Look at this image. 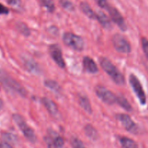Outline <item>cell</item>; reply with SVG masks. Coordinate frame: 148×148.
I'll list each match as a JSON object with an SVG mask.
<instances>
[{
	"mask_svg": "<svg viewBox=\"0 0 148 148\" xmlns=\"http://www.w3.org/2000/svg\"><path fill=\"white\" fill-rule=\"evenodd\" d=\"M99 63L104 71L108 73V75L110 76L111 79H113V81L116 84L121 86L124 84V77L122 73L109 60L102 57L99 59Z\"/></svg>",
	"mask_w": 148,
	"mask_h": 148,
	"instance_id": "6da1fadb",
	"label": "cell"
},
{
	"mask_svg": "<svg viewBox=\"0 0 148 148\" xmlns=\"http://www.w3.org/2000/svg\"><path fill=\"white\" fill-rule=\"evenodd\" d=\"M63 42L66 46L76 51H82L84 48V42L79 36L72 33H65L62 37Z\"/></svg>",
	"mask_w": 148,
	"mask_h": 148,
	"instance_id": "7a4b0ae2",
	"label": "cell"
},
{
	"mask_svg": "<svg viewBox=\"0 0 148 148\" xmlns=\"http://www.w3.org/2000/svg\"><path fill=\"white\" fill-rule=\"evenodd\" d=\"M12 118H13L15 123L18 126L20 130L23 132L25 138L28 139L30 142H35L36 140V136L35 133H34V130L26 124L24 119L18 114H14Z\"/></svg>",
	"mask_w": 148,
	"mask_h": 148,
	"instance_id": "3957f363",
	"label": "cell"
},
{
	"mask_svg": "<svg viewBox=\"0 0 148 148\" xmlns=\"http://www.w3.org/2000/svg\"><path fill=\"white\" fill-rule=\"evenodd\" d=\"M0 79L2 82L3 84L8 88H9L11 90L17 92L18 95H21L23 97H25L26 95V91L25 89L18 83V82L11 78L10 76H8L7 74L1 73H0Z\"/></svg>",
	"mask_w": 148,
	"mask_h": 148,
	"instance_id": "277c9868",
	"label": "cell"
},
{
	"mask_svg": "<svg viewBox=\"0 0 148 148\" xmlns=\"http://www.w3.org/2000/svg\"><path fill=\"white\" fill-rule=\"evenodd\" d=\"M112 42H113L115 49L118 52H122V53H129L132 50L129 42L121 34H117L113 36L112 38Z\"/></svg>",
	"mask_w": 148,
	"mask_h": 148,
	"instance_id": "5b68a950",
	"label": "cell"
},
{
	"mask_svg": "<svg viewBox=\"0 0 148 148\" xmlns=\"http://www.w3.org/2000/svg\"><path fill=\"white\" fill-rule=\"evenodd\" d=\"M129 82H130L131 86H132L133 90L134 91V93L136 94L140 103L142 105H145L147 102L146 95H145V91H144L139 79L134 74H131L129 76Z\"/></svg>",
	"mask_w": 148,
	"mask_h": 148,
	"instance_id": "8992f818",
	"label": "cell"
},
{
	"mask_svg": "<svg viewBox=\"0 0 148 148\" xmlns=\"http://www.w3.org/2000/svg\"><path fill=\"white\" fill-rule=\"evenodd\" d=\"M95 92L98 97L108 105H113L116 102L117 97L104 86H97L95 89Z\"/></svg>",
	"mask_w": 148,
	"mask_h": 148,
	"instance_id": "52a82bcc",
	"label": "cell"
},
{
	"mask_svg": "<svg viewBox=\"0 0 148 148\" xmlns=\"http://www.w3.org/2000/svg\"><path fill=\"white\" fill-rule=\"evenodd\" d=\"M49 52L51 58H52L55 63L61 68H65V64L63 58H62V51H61L60 47L58 45H52L49 47Z\"/></svg>",
	"mask_w": 148,
	"mask_h": 148,
	"instance_id": "ba28073f",
	"label": "cell"
},
{
	"mask_svg": "<svg viewBox=\"0 0 148 148\" xmlns=\"http://www.w3.org/2000/svg\"><path fill=\"white\" fill-rule=\"evenodd\" d=\"M107 10L109 12L110 15L111 17V19L113 20V22L119 27V28L123 31H126L127 26H126V23H125L124 19H123V18L122 17V15H121L120 12L118 11V10L116 9L115 8L110 6Z\"/></svg>",
	"mask_w": 148,
	"mask_h": 148,
	"instance_id": "9c48e42d",
	"label": "cell"
},
{
	"mask_svg": "<svg viewBox=\"0 0 148 148\" xmlns=\"http://www.w3.org/2000/svg\"><path fill=\"white\" fill-rule=\"evenodd\" d=\"M117 119L120 121L125 129L129 132L133 134H136L138 132V127L136 123L132 121L131 117L126 114H118Z\"/></svg>",
	"mask_w": 148,
	"mask_h": 148,
	"instance_id": "30bf717a",
	"label": "cell"
},
{
	"mask_svg": "<svg viewBox=\"0 0 148 148\" xmlns=\"http://www.w3.org/2000/svg\"><path fill=\"white\" fill-rule=\"evenodd\" d=\"M42 103L44 104V105L45 106V108H47V110H48L49 113L52 115V116H57L59 115V111H58V107H57L56 104L53 102L52 100H51L50 99L47 97H44L42 99Z\"/></svg>",
	"mask_w": 148,
	"mask_h": 148,
	"instance_id": "8fae6325",
	"label": "cell"
},
{
	"mask_svg": "<svg viewBox=\"0 0 148 148\" xmlns=\"http://www.w3.org/2000/svg\"><path fill=\"white\" fill-rule=\"evenodd\" d=\"M83 65L84 69L90 73H96L98 72V68L96 62L89 57H84L83 60Z\"/></svg>",
	"mask_w": 148,
	"mask_h": 148,
	"instance_id": "7c38bea8",
	"label": "cell"
},
{
	"mask_svg": "<svg viewBox=\"0 0 148 148\" xmlns=\"http://www.w3.org/2000/svg\"><path fill=\"white\" fill-rule=\"evenodd\" d=\"M96 19L99 21L101 25L105 28H111V22L108 17L102 11H98L96 13Z\"/></svg>",
	"mask_w": 148,
	"mask_h": 148,
	"instance_id": "4fadbf2b",
	"label": "cell"
},
{
	"mask_svg": "<svg viewBox=\"0 0 148 148\" xmlns=\"http://www.w3.org/2000/svg\"><path fill=\"white\" fill-rule=\"evenodd\" d=\"M79 102L80 106L86 111V113L91 114L92 113V107H91L90 102L87 97L83 96V95H79Z\"/></svg>",
	"mask_w": 148,
	"mask_h": 148,
	"instance_id": "5bb4252c",
	"label": "cell"
},
{
	"mask_svg": "<svg viewBox=\"0 0 148 148\" xmlns=\"http://www.w3.org/2000/svg\"><path fill=\"white\" fill-rule=\"evenodd\" d=\"M80 7L82 12H83L88 18H92V19L96 18V13L92 10V9L89 5V4L86 3V2H82L80 5Z\"/></svg>",
	"mask_w": 148,
	"mask_h": 148,
	"instance_id": "9a60e30c",
	"label": "cell"
},
{
	"mask_svg": "<svg viewBox=\"0 0 148 148\" xmlns=\"http://www.w3.org/2000/svg\"><path fill=\"white\" fill-rule=\"evenodd\" d=\"M120 142L123 148H139L136 142L128 137H125V136L121 137Z\"/></svg>",
	"mask_w": 148,
	"mask_h": 148,
	"instance_id": "2e32d148",
	"label": "cell"
},
{
	"mask_svg": "<svg viewBox=\"0 0 148 148\" xmlns=\"http://www.w3.org/2000/svg\"><path fill=\"white\" fill-rule=\"evenodd\" d=\"M116 102L119 103V105L120 106H121L122 108L124 110L127 111H132V107L130 105L129 102H128L127 99L123 96H119L116 97Z\"/></svg>",
	"mask_w": 148,
	"mask_h": 148,
	"instance_id": "e0dca14e",
	"label": "cell"
},
{
	"mask_svg": "<svg viewBox=\"0 0 148 148\" xmlns=\"http://www.w3.org/2000/svg\"><path fill=\"white\" fill-rule=\"evenodd\" d=\"M45 85L46 87L49 89L50 90L53 91L56 93H60L61 91V88L60 85L56 82L53 80H46L45 82Z\"/></svg>",
	"mask_w": 148,
	"mask_h": 148,
	"instance_id": "ac0fdd59",
	"label": "cell"
},
{
	"mask_svg": "<svg viewBox=\"0 0 148 148\" xmlns=\"http://www.w3.org/2000/svg\"><path fill=\"white\" fill-rule=\"evenodd\" d=\"M85 133L86 134L89 136L90 139H96L97 137V132L96 131V129L92 126V125H86L85 126L84 128Z\"/></svg>",
	"mask_w": 148,
	"mask_h": 148,
	"instance_id": "d6986e66",
	"label": "cell"
},
{
	"mask_svg": "<svg viewBox=\"0 0 148 148\" xmlns=\"http://www.w3.org/2000/svg\"><path fill=\"white\" fill-rule=\"evenodd\" d=\"M41 5L48 12H52L55 10V4L52 0H39Z\"/></svg>",
	"mask_w": 148,
	"mask_h": 148,
	"instance_id": "ffe728a7",
	"label": "cell"
},
{
	"mask_svg": "<svg viewBox=\"0 0 148 148\" xmlns=\"http://www.w3.org/2000/svg\"><path fill=\"white\" fill-rule=\"evenodd\" d=\"M25 65L27 69L31 73H37L39 71V68L37 66L36 63L34 61L31 60H25Z\"/></svg>",
	"mask_w": 148,
	"mask_h": 148,
	"instance_id": "44dd1931",
	"label": "cell"
},
{
	"mask_svg": "<svg viewBox=\"0 0 148 148\" xmlns=\"http://www.w3.org/2000/svg\"><path fill=\"white\" fill-rule=\"evenodd\" d=\"M60 4L64 9L68 11H73L75 10L73 4L69 0H60Z\"/></svg>",
	"mask_w": 148,
	"mask_h": 148,
	"instance_id": "7402d4cb",
	"label": "cell"
},
{
	"mask_svg": "<svg viewBox=\"0 0 148 148\" xmlns=\"http://www.w3.org/2000/svg\"><path fill=\"white\" fill-rule=\"evenodd\" d=\"M51 137L53 139V140H54V142H55V145H56L57 147L58 148L62 147V146L64 145V141H63V139H62L61 136H60L59 135H58V134H55L53 137H52V136H51Z\"/></svg>",
	"mask_w": 148,
	"mask_h": 148,
	"instance_id": "603a6c76",
	"label": "cell"
},
{
	"mask_svg": "<svg viewBox=\"0 0 148 148\" xmlns=\"http://www.w3.org/2000/svg\"><path fill=\"white\" fill-rule=\"evenodd\" d=\"M71 145H72L73 148H86L84 145L83 142L77 138H72Z\"/></svg>",
	"mask_w": 148,
	"mask_h": 148,
	"instance_id": "cb8c5ba5",
	"label": "cell"
},
{
	"mask_svg": "<svg viewBox=\"0 0 148 148\" xmlns=\"http://www.w3.org/2000/svg\"><path fill=\"white\" fill-rule=\"evenodd\" d=\"M142 47L145 56L148 59V39L146 38L142 39Z\"/></svg>",
	"mask_w": 148,
	"mask_h": 148,
	"instance_id": "d4e9b609",
	"label": "cell"
},
{
	"mask_svg": "<svg viewBox=\"0 0 148 148\" xmlns=\"http://www.w3.org/2000/svg\"><path fill=\"white\" fill-rule=\"evenodd\" d=\"M17 27H18V29L19 30V31H21L23 34H24V35L27 36L30 34L28 28H27L26 25H25L24 23H21L18 24V26Z\"/></svg>",
	"mask_w": 148,
	"mask_h": 148,
	"instance_id": "484cf974",
	"label": "cell"
},
{
	"mask_svg": "<svg viewBox=\"0 0 148 148\" xmlns=\"http://www.w3.org/2000/svg\"><path fill=\"white\" fill-rule=\"evenodd\" d=\"M95 2H96L97 4L101 8H102V9L108 10V8L110 7L109 4H108L107 0H95Z\"/></svg>",
	"mask_w": 148,
	"mask_h": 148,
	"instance_id": "4316f807",
	"label": "cell"
},
{
	"mask_svg": "<svg viewBox=\"0 0 148 148\" xmlns=\"http://www.w3.org/2000/svg\"><path fill=\"white\" fill-rule=\"evenodd\" d=\"M45 140L46 142L48 148H58L55 145V142H54L53 139L50 136H47L45 138Z\"/></svg>",
	"mask_w": 148,
	"mask_h": 148,
	"instance_id": "83f0119b",
	"label": "cell"
},
{
	"mask_svg": "<svg viewBox=\"0 0 148 148\" xmlns=\"http://www.w3.org/2000/svg\"><path fill=\"white\" fill-rule=\"evenodd\" d=\"M8 3L12 6H18L21 4V0H7Z\"/></svg>",
	"mask_w": 148,
	"mask_h": 148,
	"instance_id": "f1b7e54d",
	"label": "cell"
},
{
	"mask_svg": "<svg viewBox=\"0 0 148 148\" xmlns=\"http://www.w3.org/2000/svg\"><path fill=\"white\" fill-rule=\"evenodd\" d=\"M9 12L8 8L6 7H5L4 5H2V4H0V15L2 14H8Z\"/></svg>",
	"mask_w": 148,
	"mask_h": 148,
	"instance_id": "f546056e",
	"label": "cell"
},
{
	"mask_svg": "<svg viewBox=\"0 0 148 148\" xmlns=\"http://www.w3.org/2000/svg\"><path fill=\"white\" fill-rule=\"evenodd\" d=\"M0 148H12L10 145L7 142H2L0 144Z\"/></svg>",
	"mask_w": 148,
	"mask_h": 148,
	"instance_id": "4dcf8cb0",
	"label": "cell"
},
{
	"mask_svg": "<svg viewBox=\"0 0 148 148\" xmlns=\"http://www.w3.org/2000/svg\"><path fill=\"white\" fill-rule=\"evenodd\" d=\"M3 102H2V100L1 99H0V109H2V107H3Z\"/></svg>",
	"mask_w": 148,
	"mask_h": 148,
	"instance_id": "1f68e13d",
	"label": "cell"
}]
</instances>
